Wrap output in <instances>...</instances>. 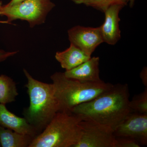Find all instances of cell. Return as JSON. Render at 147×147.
<instances>
[{
	"label": "cell",
	"mask_w": 147,
	"mask_h": 147,
	"mask_svg": "<svg viewBox=\"0 0 147 147\" xmlns=\"http://www.w3.org/2000/svg\"><path fill=\"white\" fill-rule=\"evenodd\" d=\"M81 116L58 112L29 147H74L82 135Z\"/></svg>",
	"instance_id": "277c9868"
},
{
	"label": "cell",
	"mask_w": 147,
	"mask_h": 147,
	"mask_svg": "<svg viewBox=\"0 0 147 147\" xmlns=\"http://www.w3.org/2000/svg\"><path fill=\"white\" fill-rule=\"evenodd\" d=\"M56 60L66 71L71 70L86 61L91 57L81 49L70 43V46L64 51L58 52L55 56Z\"/></svg>",
	"instance_id": "7c38bea8"
},
{
	"label": "cell",
	"mask_w": 147,
	"mask_h": 147,
	"mask_svg": "<svg viewBox=\"0 0 147 147\" xmlns=\"http://www.w3.org/2000/svg\"><path fill=\"white\" fill-rule=\"evenodd\" d=\"M34 138L0 126V143L3 147H29Z\"/></svg>",
	"instance_id": "4fadbf2b"
},
{
	"label": "cell",
	"mask_w": 147,
	"mask_h": 147,
	"mask_svg": "<svg viewBox=\"0 0 147 147\" xmlns=\"http://www.w3.org/2000/svg\"><path fill=\"white\" fill-rule=\"evenodd\" d=\"M50 78L59 102V112L71 113L75 106L93 100L113 86L102 80L96 82H81L67 78L61 72H55Z\"/></svg>",
	"instance_id": "3957f363"
},
{
	"label": "cell",
	"mask_w": 147,
	"mask_h": 147,
	"mask_svg": "<svg viewBox=\"0 0 147 147\" xmlns=\"http://www.w3.org/2000/svg\"><path fill=\"white\" fill-rule=\"evenodd\" d=\"M117 137H127L147 145V114L130 113L114 130Z\"/></svg>",
	"instance_id": "52a82bcc"
},
{
	"label": "cell",
	"mask_w": 147,
	"mask_h": 147,
	"mask_svg": "<svg viewBox=\"0 0 147 147\" xmlns=\"http://www.w3.org/2000/svg\"><path fill=\"white\" fill-rule=\"evenodd\" d=\"M100 59L98 57H91L86 61L68 71L64 72L67 77L82 82H100Z\"/></svg>",
	"instance_id": "30bf717a"
},
{
	"label": "cell",
	"mask_w": 147,
	"mask_h": 147,
	"mask_svg": "<svg viewBox=\"0 0 147 147\" xmlns=\"http://www.w3.org/2000/svg\"><path fill=\"white\" fill-rule=\"evenodd\" d=\"M18 94L16 84L7 76H0V103L5 104L14 101Z\"/></svg>",
	"instance_id": "5bb4252c"
},
{
	"label": "cell",
	"mask_w": 147,
	"mask_h": 147,
	"mask_svg": "<svg viewBox=\"0 0 147 147\" xmlns=\"http://www.w3.org/2000/svg\"><path fill=\"white\" fill-rule=\"evenodd\" d=\"M28 82L26 87L30 98V105L24 111L25 118L40 134L59 112L53 83L47 84L33 78L24 69Z\"/></svg>",
	"instance_id": "7a4b0ae2"
},
{
	"label": "cell",
	"mask_w": 147,
	"mask_h": 147,
	"mask_svg": "<svg viewBox=\"0 0 147 147\" xmlns=\"http://www.w3.org/2000/svg\"><path fill=\"white\" fill-rule=\"evenodd\" d=\"M77 5L84 4L100 11H104L110 6L119 4L125 6L127 4L126 0H71Z\"/></svg>",
	"instance_id": "9a60e30c"
},
{
	"label": "cell",
	"mask_w": 147,
	"mask_h": 147,
	"mask_svg": "<svg viewBox=\"0 0 147 147\" xmlns=\"http://www.w3.org/2000/svg\"><path fill=\"white\" fill-rule=\"evenodd\" d=\"M68 36L70 43L90 56H91L98 45L103 42L100 27L76 26L69 30Z\"/></svg>",
	"instance_id": "ba28073f"
},
{
	"label": "cell",
	"mask_w": 147,
	"mask_h": 147,
	"mask_svg": "<svg viewBox=\"0 0 147 147\" xmlns=\"http://www.w3.org/2000/svg\"><path fill=\"white\" fill-rule=\"evenodd\" d=\"M51 0H25L12 5H3L0 15L6 16L10 24L18 19L28 22L31 28L45 23L48 13L55 7Z\"/></svg>",
	"instance_id": "5b68a950"
},
{
	"label": "cell",
	"mask_w": 147,
	"mask_h": 147,
	"mask_svg": "<svg viewBox=\"0 0 147 147\" xmlns=\"http://www.w3.org/2000/svg\"><path fill=\"white\" fill-rule=\"evenodd\" d=\"M24 1L25 0H11L9 3L7 4L9 5H14L17 4L22 2Z\"/></svg>",
	"instance_id": "ffe728a7"
},
{
	"label": "cell",
	"mask_w": 147,
	"mask_h": 147,
	"mask_svg": "<svg viewBox=\"0 0 147 147\" xmlns=\"http://www.w3.org/2000/svg\"><path fill=\"white\" fill-rule=\"evenodd\" d=\"M2 6V2L1 1H0V11H1V8ZM0 24H10L7 20L6 21H1L0 20Z\"/></svg>",
	"instance_id": "44dd1931"
},
{
	"label": "cell",
	"mask_w": 147,
	"mask_h": 147,
	"mask_svg": "<svg viewBox=\"0 0 147 147\" xmlns=\"http://www.w3.org/2000/svg\"><path fill=\"white\" fill-rule=\"evenodd\" d=\"M124 7L121 5H113L104 11L105 20L100 27L103 42L114 45L120 39L119 13Z\"/></svg>",
	"instance_id": "9c48e42d"
},
{
	"label": "cell",
	"mask_w": 147,
	"mask_h": 147,
	"mask_svg": "<svg viewBox=\"0 0 147 147\" xmlns=\"http://www.w3.org/2000/svg\"><path fill=\"white\" fill-rule=\"evenodd\" d=\"M126 1L127 2V3H129V6L130 7H133V6L134 5V3L136 0H126Z\"/></svg>",
	"instance_id": "7402d4cb"
},
{
	"label": "cell",
	"mask_w": 147,
	"mask_h": 147,
	"mask_svg": "<svg viewBox=\"0 0 147 147\" xmlns=\"http://www.w3.org/2000/svg\"><path fill=\"white\" fill-rule=\"evenodd\" d=\"M116 147H140V144L134 139L127 137H117Z\"/></svg>",
	"instance_id": "e0dca14e"
},
{
	"label": "cell",
	"mask_w": 147,
	"mask_h": 147,
	"mask_svg": "<svg viewBox=\"0 0 147 147\" xmlns=\"http://www.w3.org/2000/svg\"><path fill=\"white\" fill-rule=\"evenodd\" d=\"M82 135L74 147H116L114 130L109 127L89 119L80 122Z\"/></svg>",
	"instance_id": "8992f818"
},
{
	"label": "cell",
	"mask_w": 147,
	"mask_h": 147,
	"mask_svg": "<svg viewBox=\"0 0 147 147\" xmlns=\"http://www.w3.org/2000/svg\"><path fill=\"white\" fill-rule=\"evenodd\" d=\"M17 53V51L6 52L4 50H0V63L2 62L8 58L16 55Z\"/></svg>",
	"instance_id": "ac0fdd59"
},
{
	"label": "cell",
	"mask_w": 147,
	"mask_h": 147,
	"mask_svg": "<svg viewBox=\"0 0 147 147\" xmlns=\"http://www.w3.org/2000/svg\"><path fill=\"white\" fill-rule=\"evenodd\" d=\"M129 107L132 113L147 114V88L139 94L136 95L129 101Z\"/></svg>",
	"instance_id": "2e32d148"
},
{
	"label": "cell",
	"mask_w": 147,
	"mask_h": 147,
	"mask_svg": "<svg viewBox=\"0 0 147 147\" xmlns=\"http://www.w3.org/2000/svg\"><path fill=\"white\" fill-rule=\"evenodd\" d=\"M127 84H118L90 101L75 106L71 113L115 130L131 113Z\"/></svg>",
	"instance_id": "6da1fadb"
},
{
	"label": "cell",
	"mask_w": 147,
	"mask_h": 147,
	"mask_svg": "<svg viewBox=\"0 0 147 147\" xmlns=\"http://www.w3.org/2000/svg\"><path fill=\"white\" fill-rule=\"evenodd\" d=\"M0 126L35 138L39 134L25 118L16 115L9 111L5 104L0 103Z\"/></svg>",
	"instance_id": "8fae6325"
},
{
	"label": "cell",
	"mask_w": 147,
	"mask_h": 147,
	"mask_svg": "<svg viewBox=\"0 0 147 147\" xmlns=\"http://www.w3.org/2000/svg\"><path fill=\"white\" fill-rule=\"evenodd\" d=\"M140 77L142 83L145 87H147V67H144L142 69L140 74Z\"/></svg>",
	"instance_id": "d6986e66"
}]
</instances>
